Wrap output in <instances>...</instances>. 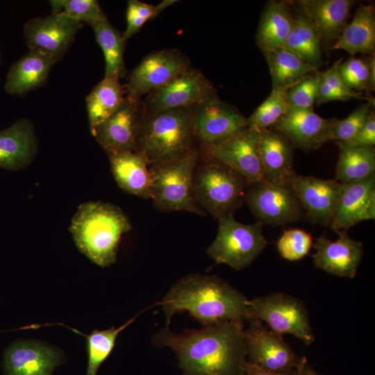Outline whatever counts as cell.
Segmentation results:
<instances>
[{
	"label": "cell",
	"mask_w": 375,
	"mask_h": 375,
	"mask_svg": "<svg viewBox=\"0 0 375 375\" xmlns=\"http://www.w3.org/2000/svg\"><path fill=\"white\" fill-rule=\"evenodd\" d=\"M321 46L319 36L312 23L299 12L283 47L317 70L323 64Z\"/></svg>",
	"instance_id": "obj_33"
},
{
	"label": "cell",
	"mask_w": 375,
	"mask_h": 375,
	"mask_svg": "<svg viewBox=\"0 0 375 375\" xmlns=\"http://www.w3.org/2000/svg\"><path fill=\"white\" fill-rule=\"evenodd\" d=\"M38 142L29 119L20 118L0 131V168L19 170L27 167L37 154Z\"/></svg>",
	"instance_id": "obj_23"
},
{
	"label": "cell",
	"mask_w": 375,
	"mask_h": 375,
	"mask_svg": "<svg viewBox=\"0 0 375 375\" xmlns=\"http://www.w3.org/2000/svg\"><path fill=\"white\" fill-rule=\"evenodd\" d=\"M288 110L285 92L272 90L269 97L246 118L247 127L260 132L269 128Z\"/></svg>",
	"instance_id": "obj_36"
},
{
	"label": "cell",
	"mask_w": 375,
	"mask_h": 375,
	"mask_svg": "<svg viewBox=\"0 0 375 375\" xmlns=\"http://www.w3.org/2000/svg\"><path fill=\"white\" fill-rule=\"evenodd\" d=\"M319 82L320 72L317 71L288 88L285 92L288 110L312 109L316 103Z\"/></svg>",
	"instance_id": "obj_39"
},
{
	"label": "cell",
	"mask_w": 375,
	"mask_h": 375,
	"mask_svg": "<svg viewBox=\"0 0 375 375\" xmlns=\"http://www.w3.org/2000/svg\"><path fill=\"white\" fill-rule=\"evenodd\" d=\"M199 154L197 147L183 156L149 165L151 199L157 210L206 215L195 203L192 192L193 172Z\"/></svg>",
	"instance_id": "obj_6"
},
{
	"label": "cell",
	"mask_w": 375,
	"mask_h": 375,
	"mask_svg": "<svg viewBox=\"0 0 375 375\" xmlns=\"http://www.w3.org/2000/svg\"><path fill=\"white\" fill-rule=\"evenodd\" d=\"M105 59V78H121L126 75L124 60L125 43L120 33L109 22L106 15L90 24Z\"/></svg>",
	"instance_id": "obj_32"
},
{
	"label": "cell",
	"mask_w": 375,
	"mask_h": 375,
	"mask_svg": "<svg viewBox=\"0 0 375 375\" xmlns=\"http://www.w3.org/2000/svg\"><path fill=\"white\" fill-rule=\"evenodd\" d=\"M344 50L351 56L356 53L374 54L375 10L373 5L358 8L351 21L328 49Z\"/></svg>",
	"instance_id": "obj_27"
},
{
	"label": "cell",
	"mask_w": 375,
	"mask_h": 375,
	"mask_svg": "<svg viewBox=\"0 0 375 375\" xmlns=\"http://www.w3.org/2000/svg\"><path fill=\"white\" fill-rule=\"evenodd\" d=\"M65 356L57 348L35 340H18L3 358L6 375H52Z\"/></svg>",
	"instance_id": "obj_19"
},
{
	"label": "cell",
	"mask_w": 375,
	"mask_h": 375,
	"mask_svg": "<svg viewBox=\"0 0 375 375\" xmlns=\"http://www.w3.org/2000/svg\"><path fill=\"white\" fill-rule=\"evenodd\" d=\"M272 78V90L285 92L305 76L317 70L285 47L263 53Z\"/></svg>",
	"instance_id": "obj_30"
},
{
	"label": "cell",
	"mask_w": 375,
	"mask_h": 375,
	"mask_svg": "<svg viewBox=\"0 0 375 375\" xmlns=\"http://www.w3.org/2000/svg\"><path fill=\"white\" fill-rule=\"evenodd\" d=\"M374 106V99L367 101L346 118L343 119L333 118L327 142H347L352 140L365 123Z\"/></svg>",
	"instance_id": "obj_37"
},
{
	"label": "cell",
	"mask_w": 375,
	"mask_h": 375,
	"mask_svg": "<svg viewBox=\"0 0 375 375\" xmlns=\"http://www.w3.org/2000/svg\"><path fill=\"white\" fill-rule=\"evenodd\" d=\"M158 15L156 6L139 0H129L126 8V26L122 33L125 42L137 33L144 24Z\"/></svg>",
	"instance_id": "obj_42"
},
{
	"label": "cell",
	"mask_w": 375,
	"mask_h": 375,
	"mask_svg": "<svg viewBox=\"0 0 375 375\" xmlns=\"http://www.w3.org/2000/svg\"><path fill=\"white\" fill-rule=\"evenodd\" d=\"M338 74L349 89L360 92H368L370 63L369 59L351 57L338 67Z\"/></svg>",
	"instance_id": "obj_41"
},
{
	"label": "cell",
	"mask_w": 375,
	"mask_h": 375,
	"mask_svg": "<svg viewBox=\"0 0 375 375\" xmlns=\"http://www.w3.org/2000/svg\"><path fill=\"white\" fill-rule=\"evenodd\" d=\"M293 372H277L259 367L250 362H247L243 375H293Z\"/></svg>",
	"instance_id": "obj_44"
},
{
	"label": "cell",
	"mask_w": 375,
	"mask_h": 375,
	"mask_svg": "<svg viewBox=\"0 0 375 375\" xmlns=\"http://www.w3.org/2000/svg\"><path fill=\"white\" fill-rule=\"evenodd\" d=\"M260 132L246 127L232 137L200 149L243 176L249 184L265 180L259 151Z\"/></svg>",
	"instance_id": "obj_16"
},
{
	"label": "cell",
	"mask_w": 375,
	"mask_h": 375,
	"mask_svg": "<svg viewBox=\"0 0 375 375\" xmlns=\"http://www.w3.org/2000/svg\"><path fill=\"white\" fill-rule=\"evenodd\" d=\"M375 219V174L342 184L336 211L330 226L336 233Z\"/></svg>",
	"instance_id": "obj_20"
},
{
	"label": "cell",
	"mask_w": 375,
	"mask_h": 375,
	"mask_svg": "<svg viewBox=\"0 0 375 375\" xmlns=\"http://www.w3.org/2000/svg\"><path fill=\"white\" fill-rule=\"evenodd\" d=\"M349 146L374 147L375 144V115L371 112L365 123L356 135L347 142H340Z\"/></svg>",
	"instance_id": "obj_43"
},
{
	"label": "cell",
	"mask_w": 375,
	"mask_h": 375,
	"mask_svg": "<svg viewBox=\"0 0 375 375\" xmlns=\"http://www.w3.org/2000/svg\"><path fill=\"white\" fill-rule=\"evenodd\" d=\"M143 119L141 99L126 94L119 107L91 133L108 156L135 151Z\"/></svg>",
	"instance_id": "obj_12"
},
{
	"label": "cell",
	"mask_w": 375,
	"mask_h": 375,
	"mask_svg": "<svg viewBox=\"0 0 375 375\" xmlns=\"http://www.w3.org/2000/svg\"><path fill=\"white\" fill-rule=\"evenodd\" d=\"M294 18L288 3L271 1L267 3L256 33L257 46L262 53L284 47Z\"/></svg>",
	"instance_id": "obj_28"
},
{
	"label": "cell",
	"mask_w": 375,
	"mask_h": 375,
	"mask_svg": "<svg viewBox=\"0 0 375 375\" xmlns=\"http://www.w3.org/2000/svg\"><path fill=\"white\" fill-rule=\"evenodd\" d=\"M299 375H321L315 372L307 362L305 358L298 368Z\"/></svg>",
	"instance_id": "obj_46"
},
{
	"label": "cell",
	"mask_w": 375,
	"mask_h": 375,
	"mask_svg": "<svg viewBox=\"0 0 375 375\" xmlns=\"http://www.w3.org/2000/svg\"><path fill=\"white\" fill-rule=\"evenodd\" d=\"M192 67L190 59L177 49H165L147 55L129 73L126 94L141 99Z\"/></svg>",
	"instance_id": "obj_13"
},
{
	"label": "cell",
	"mask_w": 375,
	"mask_h": 375,
	"mask_svg": "<svg viewBox=\"0 0 375 375\" xmlns=\"http://www.w3.org/2000/svg\"><path fill=\"white\" fill-rule=\"evenodd\" d=\"M244 202L262 224L285 225L308 219L288 179L249 184Z\"/></svg>",
	"instance_id": "obj_8"
},
{
	"label": "cell",
	"mask_w": 375,
	"mask_h": 375,
	"mask_svg": "<svg viewBox=\"0 0 375 375\" xmlns=\"http://www.w3.org/2000/svg\"><path fill=\"white\" fill-rule=\"evenodd\" d=\"M167 326L174 314L188 312L203 326L226 321L247 320V299L222 278L214 275L188 274L176 283L159 303Z\"/></svg>",
	"instance_id": "obj_2"
},
{
	"label": "cell",
	"mask_w": 375,
	"mask_h": 375,
	"mask_svg": "<svg viewBox=\"0 0 375 375\" xmlns=\"http://www.w3.org/2000/svg\"><path fill=\"white\" fill-rule=\"evenodd\" d=\"M194 106L144 116L135 151L148 165L183 156L197 148L192 125Z\"/></svg>",
	"instance_id": "obj_4"
},
{
	"label": "cell",
	"mask_w": 375,
	"mask_h": 375,
	"mask_svg": "<svg viewBox=\"0 0 375 375\" xmlns=\"http://www.w3.org/2000/svg\"><path fill=\"white\" fill-rule=\"evenodd\" d=\"M83 23L60 13L28 19L24 35L29 50L44 54L56 62L69 49Z\"/></svg>",
	"instance_id": "obj_15"
},
{
	"label": "cell",
	"mask_w": 375,
	"mask_h": 375,
	"mask_svg": "<svg viewBox=\"0 0 375 375\" xmlns=\"http://www.w3.org/2000/svg\"><path fill=\"white\" fill-rule=\"evenodd\" d=\"M288 181L308 219L315 224L330 227L336 211L342 184L335 179H324L296 173Z\"/></svg>",
	"instance_id": "obj_17"
},
{
	"label": "cell",
	"mask_w": 375,
	"mask_h": 375,
	"mask_svg": "<svg viewBox=\"0 0 375 375\" xmlns=\"http://www.w3.org/2000/svg\"><path fill=\"white\" fill-rule=\"evenodd\" d=\"M244 329L247 360L266 369L277 372H293L305 357L299 358L280 335L257 320H249Z\"/></svg>",
	"instance_id": "obj_14"
},
{
	"label": "cell",
	"mask_w": 375,
	"mask_h": 375,
	"mask_svg": "<svg viewBox=\"0 0 375 375\" xmlns=\"http://www.w3.org/2000/svg\"><path fill=\"white\" fill-rule=\"evenodd\" d=\"M339 158L335 176L341 184L365 179L375 174V149L374 147L349 146L336 142Z\"/></svg>",
	"instance_id": "obj_31"
},
{
	"label": "cell",
	"mask_w": 375,
	"mask_h": 375,
	"mask_svg": "<svg viewBox=\"0 0 375 375\" xmlns=\"http://www.w3.org/2000/svg\"><path fill=\"white\" fill-rule=\"evenodd\" d=\"M333 118L318 115L313 109L288 110L273 126L274 130L286 137L303 151L316 150L327 142Z\"/></svg>",
	"instance_id": "obj_21"
},
{
	"label": "cell",
	"mask_w": 375,
	"mask_h": 375,
	"mask_svg": "<svg viewBox=\"0 0 375 375\" xmlns=\"http://www.w3.org/2000/svg\"><path fill=\"white\" fill-rule=\"evenodd\" d=\"M243 321H226L174 333L165 327L151 340L169 347L185 375H243L247 358Z\"/></svg>",
	"instance_id": "obj_1"
},
{
	"label": "cell",
	"mask_w": 375,
	"mask_h": 375,
	"mask_svg": "<svg viewBox=\"0 0 375 375\" xmlns=\"http://www.w3.org/2000/svg\"><path fill=\"white\" fill-rule=\"evenodd\" d=\"M56 63L51 58L29 50L11 65L4 85L6 92L11 95L24 96L42 87Z\"/></svg>",
	"instance_id": "obj_24"
},
{
	"label": "cell",
	"mask_w": 375,
	"mask_h": 375,
	"mask_svg": "<svg viewBox=\"0 0 375 375\" xmlns=\"http://www.w3.org/2000/svg\"><path fill=\"white\" fill-rule=\"evenodd\" d=\"M342 59L338 60L327 70L320 72V82L316 104L320 105L332 101H347L351 99H360L366 101L374 99L365 97L362 93L349 89L341 79L338 67Z\"/></svg>",
	"instance_id": "obj_35"
},
{
	"label": "cell",
	"mask_w": 375,
	"mask_h": 375,
	"mask_svg": "<svg viewBox=\"0 0 375 375\" xmlns=\"http://www.w3.org/2000/svg\"><path fill=\"white\" fill-rule=\"evenodd\" d=\"M293 375H299V373H298V369L296 370V372L294 373Z\"/></svg>",
	"instance_id": "obj_47"
},
{
	"label": "cell",
	"mask_w": 375,
	"mask_h": 375,
	"mask_svg": "<svg viewBox=\"0 0 375 375\" xmlns=\"http://www.w3.org/2000/svg\"><path fill=\"white\" fill-rule=\"evenodd\" d=\"M216 94L212 83L200 70L192 67L146 95L142 101L144 116L193 106Z\"/></svg>",
	"instance_id": "obj_10"
},
{
	"label": "cell",
	"mask_w": 375,
	"mask_h": 375,
	"mask_svg": "<svg viewBox=\"0 0 375 375\" xmlns=\"http://www.w3.org/2000/svg\"><path fill=\"white\" fill-rule=\"evenodd\" d=\"M49 3L51 13H60L88 25L106 15L96 0H53Z\"/></svg>",
	"instance_id": "obj_38"
},
{
	"label": "cell",
	"mask_w": 375,
	"mask_h": 375,
	"mask_svg": "<svg viewBox=\"0 0 375 375\" xmlns=\"http://www.w3.org/2000/svg\"><path fill=\"white\" fill-rule=\"evenodd\" d=\"M192 125L200 149L222 142L247 127L246 117L217 94L194 106Z\"/></svg>",
	"instance_id": "obj_11"
},
{
	"label": "cell",
	"mask_w": 375,
	"mask_h": 375,
	"mask_svg": "<svg viewBox=\"0 0 375 375\" xmlns=\"http://www.w3.org/2000/svg\"><path fill=\"white\" fill-rule=\"evenodd\" d=\"M131 228L119 207L89 201L78 206L69 230L78 249L94 264L106 267L116 262L121 238Z\"/></svg>",
	"instance_id": "obj_3"
},
{
	"label": "cell",
	"mask_w": 375,
	"mask_h": 375,
	"mask_svg": "<svg viewBox=\"0 0 375 375\" xmlns=\"http://www.w3.org/2000/svg\"><path fill=\"white\" fill-rule=\"evenodd\" d=\"M126 96L124 85L118 78L104 77L97 84L85 98L90 131L107 119Z\"/></svg>",
	"instance_id": "obj_29"
},
{
	"label": "cell",
	"mask_w": 375,
	"mask_h": 375,
	"mask_svg": "<svg viewBox=\"0 0 375 375\" xmlns=\"http://www.w3.org/2000/svg\"><path fill=\"white\" fill-rule=\"evenodd\" d=\"M218 230L206 252L217 264H226L237 271L249 266L267 244L262 224L238 222L233 215L218 220Z\"/></svg>",
	"instance_id": "obj_7"
},
{
	"label": "cell",
	"mask_w": 375,
	"mask_h": 375,
	"mask_svg": "<svg viewBox=\"0 0 375 375\" xmlns=\"http://www.w3.org/2000/svg\"><path fill=\"white\" fill-rule=\"evenodd\" d=\"M247 320L265 322L273 332L282 336L291 334L307 345L315 340L305 306L284 293L249 300Z\"/></svg>",
	"instance_id": "obj_9"
},
{
	"label": "cell",
	"mask_w": 375,
	"mask_h": 375,
	"mask_svg": "<svg viewBox=\"0 0 375 375\" xmlns=\"http://www.w3.org/2000/svg\"><path fill=\"white\" fill-rule=\"evenodd\" d=\"M259 151L266 181L288 179L295 173L294 146L279 132L272 128L260 131Z\"/></svg>",
	"instance_id": "obj_25"
},
{
	"label": "cell",
	"mask_w": 375,
	"mask_h": 375,
	"mask_svg": "<svg viewBox=\"0 0 375 375\" xmlns=\"http://www.w3.org/2000/svg\"><path fill=\"white\" fill-rule=\"evenodd\" d=\"M1 51L0 50V63H1Z\"/></svg>",
	"instance_id": "obj_48"
},
{
	"label": "cell",
	"mask_w": 375,
	"mask_h": 375,
	"mask_svg": "<svg viewBox=\"0 0 375 375\" xmlns=\"http://www.w3.org/2000/svg\"><path fill=\"white\" fill-rule=\"evenodd\" d=\"M370 63V71H369V85H368V92L374 91L375 89V58L374 54L373 57L369 58Z\"/></svg>",
	"instance_id": "obj_45"
},
{
	"label": "cell",
	"mask_w": 375,
	"mask_h": 375,
	"mask_svg": "<svg viewBox=\"0 0 375 375\" xmlns=\"http://www.w3.org/2000/svg\"><path fill=\"white\" fill-rule=\"evenodd\" d=\"M280 255L289 261H297L306 256L312 246L310 233L300 228L285 231L276 243Z\"/></svg>",
	"instance_id": "obj_40"
},
{
	"label": "cell",
	"mask_w": 375,
	"mask_h": 375,
	"mask_svg": "<svg viewBox=\"0 0 375 375\" xmlns=\"http://www.w3.org/2000/svg\"><path fill=\"white\" fill-rule=\"evenodd\" d=\"M337 233L339 238L335 241L330 240L324 235L315 239L313 263L331 275L352 278L362 260V244L352 239L346 230Z\"/></svg>",
	"instance_id": "obj_18"
},
{
	"label": "cell",
	"mask_w": 375,
	"mask_h": 375,
	"mask_svg": "<svg viewBox=\"0 0 375 375\" xmlns=\"http://www.w3.org/2000/svg\"><path fill=\"white\" fill-rule=\"evenodd\" d=\"M142 312L117 328L112 326L106 330H94L90 335H85L88 357L85 375L97 374L100 366L113 349L118 335L132 324Z\"/></svg>",
	"instance_id": "obj_34"
},
{
	"label": "cell",
	"mask_w": 375,
	"mask_h": 375,
	"mask_svg": "<svg viewBox=\"0 0 375 375\" xmlns=\"http://www.w3.org/2000/svg\"><path fill=\"white\" fill-rule=\"evenodd\" d=\"M293 3L297 4L299 12L310 21L319 36L322 44L331 46L347 25L350 11L355 1L353 0H298Z\"/></svg>",
	"instance_id": "obj_22"
},
{
	"label": "cell",
	"mask_w": 375,
	"mask_h": 375,
	"mask_svg": "<svg viewBox=\"0 0 375 375\" xmlns=\"http://www.w3.org/2000/svg\"><path fill=\"white\" fill-rule=\"evenodd\" d=\"M111 172L124 192L151 199V176L146 160L136 151H124L108 156Z\"/></svg>",
	"instance_id": "obj_26"
},
{
	"label": "cell",
	"mask_w": 375,
	"mask_h": 375,
	"mask_svg": "<svg viewBox=\"0 0 375 375\" xmlns=\"http://www.w3.org/2000/svg\"><path fill=\"white\" fill-rule=\"evenodd\" d=\"M199 150L192 187L195 203L216 220L234 215L244 203L248 181L227 165Z\"/></svg>",
	"instance_id": "obj_5"
}]
</instances>
